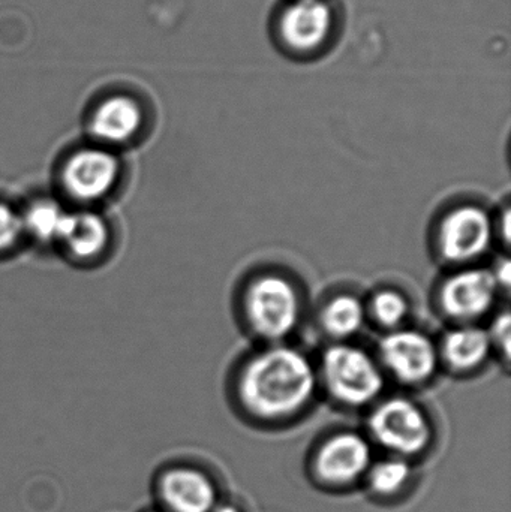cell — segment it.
Returning a JSON list of instances; mask_svg holds the SVG:
<instances>
[{"label":"cell","instance_id":"1","mask_svg":"<svg viewBox=\"0 0 511 512\" xmlns=\"http://www.w3.org/2000/svg\"><path fill=\"white\" fill-rule=\"evenodd\" d=\"M318 372L299 349L270 346L252 355L237 376V396L249 414L263 420L293 417L317 391Z\"/></svg>","mask_w":511,"mask_h":512},{"label":"cell","instance_id":"2","mask_svg":"<svg viewBox=\"0 0 511 512\" xmlns=\"http://www.w3.org/2000/svg\"><path fill=\"white\" fill-rule=\"evenodd\" d=\"M249 328L261 339L279 342L290 336L302 318V297L293 280L279 273L254 277L243 294Z\"/></svg>","mask_w":511,"mask_h":512},{"label":"cell","instance_id":"3","mask_svg":"<svg viewBox=\"0 0 511 512\" xmlns=\"http://www.w3.org/2000/svg\"><path fill=\"white\" fill-rule=\"evenodd\" d=\"M317 372L330 396L347 406L369 405L380 397L384 388L380 361L350 343L330 346Z\"/></svg>","mask_w":511,"mask_h":512},{"label":"cell","instance_id":"4","mask_svg":"<svg viewBox=\"0 0 511 512\" xmlns=\"http://www.w3.org/2000/svg\"><path fill=\"white\" fill-rule=\"evenodd\" d=\"M494 236V219L488 210L477 204H461L441 218L437 248L444 261L471 264L489 251Z\"/></svg>","mask_w":511,"mask_h":512},{"label":"cell","instance_id":"5","mask_svg":"<svg viewBox=\"0 0 511 512\" xmlns=\"http://www.w3.org/2000/svg\"><path fill=\"white\" fill-rule=\"evenodd\" d=\"M369 430L378 444L405 456L425 450L432 435L423 409L404 397L380 403L369 418Z\"/></svg>","mask_w":511,"mask_h":512},{"label":"cell","instance_id":"6","mask_svg":"<svg viewBox=\"0 0 511 512\" xmlns=\"http://www.w3.org/2000/svg\"><path fill=\"white\" fill-rule=\"evenodd\" d=\"M440 351L431 337L413 328H398L380 343V364L402 384L428 382L440 366Z\"/></svg>","mask_w":511,"mask_h":512},{"label":"cell","instance_id":"7","mask_svg":"<svg viewBox=\"0 0 511 512\" xmlns=\"http://www.w3.org/2000/svg\"><path fill=\"white\" fill-rule=\"evenodd\" d=\"M500 291L492 271L462 268L441 283L438 303L449 318L473 324L494 309Z\"/></svg>","mask_w":511,"mask_h":512},{"label":"cell","instance_id":"8","mask_svg":"<svg viewBox=\"0 0 511 512\" xmlns=\"http://www.w3.org/2000/svg\"><path fill=\"white\" fill-rule=\"evenodd\" d=\"M120 176V162L102 147H84L69 155L62 168L66 194L81 203H93L110 194Z\"/></svg>","mask_w":511,"mask_h":512},{"label":"cell","instance_id":"9","mask_svg":"<svg viewBox=\"0 0 511 512\" xmlns=\"http://www.w3.org/2000/svg\"><path fill=\"white\" fill-rule=\"evenodd\" d=\"M156 495L165 512H212L216 507L212 481L203 472L186 466L162 472L156 481Z\"/></svg>","mask_w":511,"mask_h":512},{"label":"cell","instance_id":"10","mask_svg":"<svg viewBox=\"0 0 511 512\" xmlns=\"http://www.w3.org/2000/svg\"><path fill=\"white\" fill-rule=\"evenodd\" d=\"M332 27L333 12L326 0H294L279 21L285 44L302 53L320 48Z\"/></svg>","mask_w":511,"mask_h":512},{"label":"cell","instance_id":"11","mask_svg":"<svg viewBox=\"0 0 511 512\" xmlns=\"http://www.w3.org/2000/svg\"><path fill=\"white\" fill-rule=\"evenodd\" d=\"M371 463V448L356 433L333 436L321 447L317 471L327 483L347 484L359 478Z\"/></svg>","mask_w":511,"mask_h":512},{"label":"cell","instance_id":"12","mask_svg":"<svg viewBox=\"0 0 511 512\" xmlns=\"http://www.w3.org/2000/svg\"><path fill=\"white\" fill-rule=\"evenodd\" d=\"M143 125V111L135 99L125 95L104 99L90 116V134L104 144H125Z\"/></svg>","mask_w":511,"mask_h":512},{"label":"cell","instance_id":"13","mask_svg":"<svg viewBox=\"0 0 511 512\" xmlns=\"http://www.w3.org/2000/svg\"><path fill=\"white\" fill-rule=\"evenodd\" d=\"M492 346L489 331L473 324L453 328L438 346L440 358L455 372H473L491 357Z\"/></svg>","mask_w":511,"mask_h":512},{"label":"cell","instance_id":"14","mask_svg":"<svg viewBox=\"0 0 511 512\" xmlns=\"http://www.w3.org/2000/svg\"><path fill=\"white\" fill-rule=\"evenodd\" d=\"M108 240L110 231L105 219L90 210H78L69 212L59 243L74 258L89 261L104 252Z\"/></svg>","mask_w":511,"mask_h":512},{"label":"cell","instance_id":"15","mask_svg":"<svg viewBox=\"0 0 511 512\" xmlns=\"http://www.w3.org/2000/svg\"><path fill=\"white\" fill-rule=\"evenodd\" d=\"M368 318V309L362 298L344 292L329 298L320 312V324L327 336L336 342H345L360 333Z\"/></svg>","mask_w":511,"mask_h":512},{"label":"cell","instance_id":"16","mask_svg":"<svg viewBox=\"0 0 511 512\" xmlns=\"http://www.w3.org/2000/svg\"><path fill=\"white\" fill-rule=\"evenodd\" d=\"M69 212L53 200L35 201L21 215L24 234L41 243H59Z\"/></svg>","mask_w":511,"mask_h":512},{"label":"cell","instance_id":"17","mask_svg":"<svg viewBox=\"0 0 511 512\" xmlns=\"http://www.w3.org/2000/svg\"><path fill=\"white\" fill-rule=\"evenodd\" d=\"M368 309V315L372 316L380 327L393 331L401 328L410 313V301L398 289L384 288L375 292Z\"/></svg>","mask_w":511,"mask_h":512},{"label":"cell","instance_id":"18","mask_svg":"<svg viewBox=\"0 0 511 512\" xmlns=\"http://www.w3.org/2000/svg\"><path fill=\"white\" fill-rule=\"evenodd\" d=\"M410 475V466L404 460H387L372 469L371 486L378 495H395L407 484Z\"/></svg>","mask_w":511,"mask_h":512},{"label":"cell","instance_id":"19","mask_svg":"<svg viewBox=\"0 0 511 512\" xmlns=\"http://www.w3.org/2000/svg\"><path fill=\"white\" fill-rule=\"evenodd\" d=\"M23 221L20 213L8 204L0 203V252L8 251L23 237Z\"/></svg>","mask_w":511,"mask_h":512},{"label":"cell","instance_id":"20","mask_svg":"<svg viewBox=\"0 0 511 512\" xmlns=\"http://www.w3.org/2000/svg\"><path fill=\"white\" fill-rule=\"evenodd\" d=\"M510 321L509 312L501 313V315L495 319L494 325H492L491 331H489L492 346L500 349L501 354L506 357L507 361H509L511 345Z\"/></svg>","mask_w":511,"mask_h":512},{"label":"cell","instance_id":"21","mask_svg":"<svg viewBox=\"0 0 511 512\" xmlns=\"http://www.w3.org/2000/svg\"><path fill=\"white\" fill-rule=\"evenodd\" d=\"M494 274L495 280H497L498 286L501 288L509 289L511 282V267L509 259H504L503 262L498 264V267L492 271Z\"/></svg>","mask_w":511,"mask_h":512},{"label":"cell","instance_id":"22","mask_svg":"<svg viewBox=\"0 0 511 512\" xmlns=\"http://www.w3.org/2000/svg\"><path fill=\"white\" fill-rule=\"evenodd\" d=\"M501 227H503V237L504 240H506L507 245H509L510 242V209L507 207L506 210H504V216L503 221H501Z\"/></svg>","mask_w":511,"mask_h":512},{"label":"cell","instance_id":"23","mask_svg":"<svg viewBox=\"0 0 511 512\" xmlns=\"http://www.w3.org/2000/svg\"><path fill=\"white\" fill-rule=\"evenodd\" d=\"M212 512H239L234 507H230V505H224V507H215V510Z\"/></svg>","mask_w":511,"mask_h":512},{"label":"cell","instance_id":"24","mask_svg":"<svg viewBox=\"0 0 511 512\" xmlns=\"http://www.w3.org/2000/svg\"><path fill=\"white\" fill-rule=\"evenodd\" d=\"M147 512H165L164 510H152V511H147Z\"/></svg>","mask_w":511,"mask_h":512}]
</instances>
